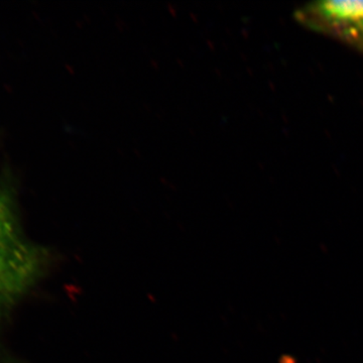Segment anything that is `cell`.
I'll return each mask as SVG.
<instances>
[{
  "mask_svg": "<svg viewBox=\"0 0 363 363\" xmlns=\"http://www.w3.org/2000/svg\"><path fill=\"white\" fill-rule=\"evenodd\" d=\"M314 11L329 25L363 38V1H326Z\"/></svg>",
  "mask_w": 363,
  "mask_h": 363,
  "instance_id": "2",
  "label": "cell"
},
{
  "mask_svg": "<svg viewBox=\"0 0 363 363\" xmlns=\"http://www.w3.org/2000/svg\"><path fill=\"white\" fill-rule=\"evenodd\" d=\"M48 252L21 231L16 194L0 180V316L30 290L44 274Z\"/></svg>",
  "mask_w": 363,
  "mask_h": 363,
  "instance_id": "1",
  "label": "cell"
}]
</instances>
